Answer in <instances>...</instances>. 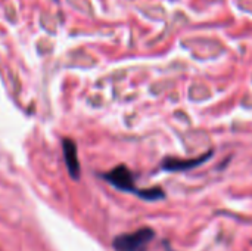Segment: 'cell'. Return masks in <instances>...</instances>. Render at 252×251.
I'll return each instance as SVG.
<instances>
[{
  "label": "cell",
  "mask_w": 252,
  "mask_h": 251,
  "mask_svg": "<svg viewBox=\"0 0 252 251\" xmlns=\"http://www.w3.org/2000/svg\"><path fill=\"white\" fill-rule=\"evenodd\" d=\"M155 238V231L151 228H140L130 234L115 237L112 247L115 251H146Z\"/></svg>",
  "instance_id": "6da1fadb"
},
{
  "label": "cell",
  "mask_w": 252,
  "mask_h": 251,
  "mask_svg": "<svg viewBox=\"0 0 252 251\" xmlns=\"http://www.w3.org/2000/svg\"><path fill=\"white\" fill-rule=\"evenodd\" d=\"M103 178V180H106L108 183H111L114 188L123 191V192H130V194H136L139 198L142 195V189L136 188L134 185V178L133 173L126 167V166H118L103 175H100Z\"/></svg>",
  "instance_id": "7a4b0ae2"
},
{
  "label": "cell",
  "mask_w": 252,
  "mask_h": 251,
  "mask_svg": "<svg viewBox=\"0 0 252 251\" xmlns=\"http://www.w3.org/2000/svg\"><path fill=\"white\" fill-rule=\"evenodd\" d=\"M211 155H213V151H210L207 154H202L198 158H190V160H182V158L168 157V158H165L162 161L161 167H162V170H167V172H185V170H190V169H195V167L201 166L202 163L210 160Z\"/></svg>",
  "instance_id": "3957f363"
},
{
  "label": "cell",
  "mask_w": 252,
  "mask_h": 251,
  "mask_svg": "<svg viewBox=\"0 0 252 251\" xmlns=\"http://www.w3.org/2000/svg\"><path fill=\"white\" fill-rule=\"evenodd\" d=\"M62 151H63V160H65V166L68 169L69 176L74 180H78L80 175H81V167H80V160L77 155V146H75L74 141L72 139H63Z\"/></svg>",
  "instance_id": "277c9868"
}]
</instances>
